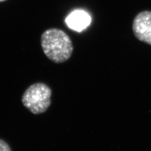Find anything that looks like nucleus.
<instances>
[{"label":"nucleus","instance_id":"1","mask_svg":"<svg viewBox=\"0 0 151 151\" xmlns=\"http://www.w3.org/2000/svg\"><path fill=\"white\" fill-rule=\"evenodd\" d=\"M42 48L45 55L55 63L68 60L73 52V45L70 37L58 28H50L41 36Z\"/></svg>","mask_w":151,"mask_h":151},{"label":"nucleus","instance_id":"5","mask_svg":"<svg viewBox=\"0 0 151 151\" xmlns=\"http://www.w3.org/2000/svg\"><path fill=\"white\" fill-rule=\"evenodd\" d=\"M0 151H12L9 145L2 139H0Z\"/></svg>","mask_w":151,"mask_h":151},{"label":"nucleus","instance_id":"3","mask_svg":"<svg viewBox=\"0 0 151 151\" xmlns=\"http://www.w3.org/2000/svg\"><path fill=\"white\" fill-rule=\"evenodd\" d=\"M132 29L135 37L151 45V11H144L135 17Z\"/></svg>","mask_w":151,"mask_h":151},{"label":"nucleus","instance_id":"4","mask_svg":"<svg viewBox=\"0 0 151 151\" xmlns=\"http://www.w3.org/2000/svg\"><path fill=\"white\" fill-rule=\"evenodd\" d=\"M65 23L69 28L80 32L90 25L91 17L89 14L81 9H76L70 13L65 18Z\"/></svg>","mask_w":151,"mask_h":151},{"label":"nucleus","instance_id":"6","mask_svg":"<svg viewBox=\"0 0 151 151\" xmlns=\"http://www.w3.org/2000/svg\"><path fill=\"white\" fill-rule=\"evenodd\" d=\"M6 1V0H0V2H2V1Z\"/></svg>","mask_w":151,"mask_h":151},{"label":"nucleus","instance_id":"2","mask_svg":"<svg viewBox=\"0 0 151 151\" xmlns=\"http://www.w3.org/2000/svg\"><path fill=\"white\" fill-rule=\"evenodd\" d=\"M52 91L44 83H37L31 85L23 93V105L33 114H42L50 105Z\"/></svg>","mask_w":151,"mask_h":151}]
</instances>
